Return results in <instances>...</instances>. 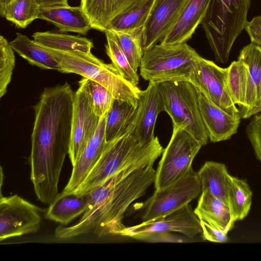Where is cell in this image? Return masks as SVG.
I'll return each mask as SVG.
<instances>
[{"mask_svg": "<svg viewBox=\"0 0 261 261\" xmlns=\"http://www.w3.org/2000/svg\"><path fill=\"white\" fill-rule=\"evenodd\" d=\"M74 96L66 82L45 88L34 106L31 180L38 200L44 204L59 194L60 174L70 149Z\"/></svg>", "mask_w": 261, "mask_h": 261, "instance_id": "1", "label": "cell"}, {"mask_svg": "<svg viewBox=\"0 0 261 261\" xmlns=\"http://www.w3.org/2000/svg\"><path fill=\"white\" fill-rule=\"evenodd\" d=\"M155 175L152 166H148L129 175L120 174L95 188L88 194L87 207L79 220L69 226L59 225L55 237L69 239L90 232L99 237L119 235L125 227L123 219L127 209L154 184Z\"/></svg>", "mask_w": 261, "mask_h": 261, "instance_id": "2", "label": "cell"}, {"mask_svg": "<svg viewBox=\"0 0 261 261\" xmlns=\"http://www.w3.org/2000/svg\"><path fill=\"white\" fill-rule=\"evenodd\" d=\"M135 127V118L122 134L107 143L99 159L72 193L87 195L121 173L130 174L139 169L153 166L163 153V148L157 137L145 145L140 144L134 134Z\"/></svg>", "mask_w": 261, "mask_h": 261, "instance_id": "3", "label": "cell"}, {"mask_svg": "<svg viewBox=\"0 0 261 261\" xmlns=\"http://www.w3.org/2000/svg\"><path fill=\"white\" fill-rule=\"evenodd\" d=\"M251 0H211L201 24L217 62L225 64L244 29Z\"/></svg>", "mask_w": 261, "mask_h": 261, "instance_id": "4", "label": "cell"}, {"mask_svg": "<svg viewBox=\"0 0 261 261\" xmlns=\"http://www.w3.org/2000/svg\"><path fill=\"white\" fill-rule=\"evenodd\" d=\"M41 46L58 62L62 73H75L94 81L106 88L115 99L138 107L141 90L124 79L112 63H105L91 53L63 51Z\"/></svg>", "mask_w": 261, "mask_h": 261, "instance_id": "5", "label": "cell"}, {"mask_svg": "<svg viewBox=\"0 0 261 261\" xmlns=\"http://www.w3.org/2000/svg\"><path fill=\"white\" fill-rule=\"evenodd\" d=\"M200 57L187 42L156 44L144 51L140 74L149 82H190L195 62Z\"/></svg>", "mask_w": 261, "mask_h": 261, "instance_id": "6", "label": "cell"}, {"mask_svg": "<svg viewBox=\"0 0 261 261\" xmlns=\"http://www.w3.org/2000/svg\"><path fill=\"white\" fill-rule=\"evenodd\" d=\"M159 85L165 111L173 126L184 127L205 145L208 137L200 114L197 87L189 81L166 82Z\"/></svg>", "mask_w": 261, "mask_h": 261, "instance_id": "7", "label": "cell"}, {"mask_svg": "<svg viewBox=\"0 0 261 261\" xmlns=\"http://www.w3.org/2000/svg\"><path fill=\"white\" fill-rule=\"evenodd\" d=\"M202 146L184 127L173 126L170 140L155 171V190H162L185 176L192 168V162Z\"/></svg>", "mask_w": 261, "mask_h": 261, "instance_id": "8", "label": "cell"}, {"mask_svg": "<svg viewBox=\"0 0 261 261\" xmlns=\"http://www.w3.org/2000/svg\"><path fill=\"white\" fill-rule=\"evenodd\" d=\"M197 172L192 168L183 177L159 191H155L144 203L143 222L153 221L188 204L201 193Z\"/></svg>", "mask_w": 261, "mask_h": 261, "instance_id": "9", "label": "cell"}, {"mask_svg": "<svg viewBox=\"0 0 261 261\" xmlns=\"http://www.w3.org/2000/svg\"><path fill=\"white\" fill-rule=\"evenodd\" d=\"M38 206L17 195L0 198V241L36 233L41 226Z\"/></svg>", "mask_w": 261, "mask_h": 261, "instance_id": "10", "label": "cell"}, {"mask_svg": "<svg viewBox=\"0 0 261 261\" xmlns=\"http://www.w3.org/2000/svg\"><path fill=\"white\" fill-rule=\"evenodd\" d=\"M171 232H179L190 238L201 233L200 220L190 204L160 219L125 226L119 235L144 240L153 234Z\"/></svg>", "mask_w": 261, "mask_h": 261, "instance_id": "11", "label": "cell"}, {"mask_svg": "<svg viewBox=\"0 0 261 261\" xmlns=\"http://www.w3.org/2000/svg\"><path fill=\"white\" fill-rule=\"evenodd\" d=\"M227 74V67H221L200 56L195 62L190 82L220 108L230 114L237 115L240 112L230 96Z\"/></svg>", "mask_w": 261, "mask_h": 261, "instance_id": "12", "label": "cell"}, {"mask_svg": "<svg viewBox=\"0 0 261 261\" xmlns=\"http://www.w3.org/2000/svg\"><path fill=\"white\" fill-rule=\"evenodd\" d=\"M101 119L94 112L84 87L79 84L74 96L68 154L72 166L95 134Z\"/></svg>", "mask_w": 261, "mask_h": 261, "instance_id": "13", "label": "cell"}, {"mask_svg": "<svg viewBox=\"0 0 261 261\" xmlns=\"http://www.w3.org/2000/svg\"><path fill=\"white\" fill-rule=\"evenodd\" d=\"M189 0H155L144 25V51L158 43L175 24Z\"/></svg>", "mask_w": 261, "mask_h": 261, "instance_id": "14", "label": "cell"}, {"mask_svg": "<svg viewBox=\"0 0 261 261\" xmlns=\"http://www.w3.org/2000/svg\"><path fill=\"white\" fill-rule=\"evenodd\" d=\"M160 83L149 82L140 94L135 117V137L139 143L145 145L154 138V129L159 114L165 111Z\"/></svg>", "mask_w": 261, "mask_h": 261, "instance_id": "15", "label": "cell"}, {"mask_svg": "<svg viewBox=\"0 0 261 261\" xmlns=\"http://www.w3.org/2000/svg\"><path fill=\"white\" fill-rule=\"evenodd\" d=\"M199 102L202 121L211 142L229 140L237 134L242 118L241 113L232 115L226 112L199 90Z\"/></svg>", "mask_w": 261, "mask_h": 261, "instance_id": "16", "label": "cell"}, {"mask_svg": "<svg viewBox=\"0 0 261 261\" xmlns=\"http://www.w3.org/2000/svg\"><path fill=\"white\" fill-rule=\"evenodd\" d=\"M226 84L232 102L239 106L242 118H250L256 106V94L247 65L238 59L232 62L227 67Z\"/></svg>", "mask_w": 261, "mask_h": 261, "instance_id": "17", "label": "cell"}, {"mask_svg": "<svg viewBox=\"0 0 261 261\" xmlns=\"http://www.w3.org/2000/svg\"><path fill=\"white\" fill-rule=\"evenodd\" d=\"M106 118L101 119L98 128L72 166L71 176L62 192L73 193L83 182L101 156L107 144Z\"/></svg>", "mask_w": 261, "mask_h": 261, "instance_id": "18", "label": "cell"}, {"mask_svg": "<svg viewBox=\"0 0 261 261\" xmlns=\"http://www.w3.org/2000/svg\"><path fill=\"white\" fill-rule=\"evenodd\" d=\"M211 0H189L180 16L161 40L162 45L187 42L205 17Z\"/></svg>", "mask_w": 261, "mask_h": 261, "instance_id": "19", "label": "cell"}, {"mask_svg": "<svg viewBox=\"0 0 261 261\" xmlns=\"http://www.w3.org/2000/svg\"><path fill=\"white\" fill-rule=\"evenodd\" d=\"M38 18L53 23L61 32L86 35L92 29L88 17L80 6L55 5L41 8Z\"/></svg>", "mask_w": 261, "mask_h": 261, "instance_id": "20", "label": "cell"}, {"mask_svg": "<svg viewBox=\"0 0 261 261\" xmlns=\"http://www.w3.org/2000/svg\"><path fill=\"white\" fill-rule=\"evenodd\" d=\"M194 212L202 220L227 233L234 226V221L227 204L207 191H202Z\"/></svg>", "mask_w": 261, "mask_h": 261, "instance_id": "21", "label": "cell"}, {"mask_svg": "<svg viewBox=\"0 0 261 261\" xmlns=\"http://www.w3.org/2000/svg\"><path fill=\"white\" fill-rule=\"evenodd\" d=\"M137 0H81L92 29L105 32L113 19Z\"/></svg>", "mask_w": 261, "mask_h": 261, "instance_id": "22", "label": "cell"}, {"mask_svg": "<svg viewBox=\"0 0 261 261\" xmlns=\"http://www.w3.org/2000/svg\"><path fill=\"white\" fill-rule=\"evenodd\" d=\"M88 201V194L77 195L74 193H59L49 203L45 218L67 226L74 219L84 213Z\"/></svg>", "mask_w": 261, "mask_h": 261, "instance_id": "23", "label": "cell"}, {"mask_svg": "<svg viewBox=\"0 0 261 261\" xmlns=\"http://www.w3.org/2000/svg\"><path fill=\"white\" fill-rule=\"evenodd\" d=\"M202 191H207L228 205L230 174L225 164L207 161L197 172Z\"/></svg>", "mask_w": 261, "mask_h": 261, "instance_id": "24", "label": "cell"}, {"mask_svg": "<svg viewBox=\"0 0 261 261\" xmlns=\"http://www.w3.org/2000/svg\"><path fill=\"white\" fill-rule=\"evenodd\" d=\"M10 43L14 51L31 65L61 72L62 68L54 57L26 35L17 33L16 37Z\"/></svg>", "mask_w": 261, "mask_h": 261, "instance_id": "25", "label": "cell"}, {"mask_svg": "<svg viewBox=\"0 0 261 261\" xmlns=\"http://www.w3.org/2000/svg\"><path fill=\"white\" fill-rule=\"evenodd\" d=\"M34 40L39 45L63 51L91 53L92 41L84 37L54 32H37L33 35Z\"/></svg>", "mask_w": 261, "mask_h": 261, "instance_id": "26", "label": "cell"}, {"mask_svg": "<svg viewBox=\"0 0 261 261\" xmlns=\"http://www.w3.org/2000/svg\"><path fill=\"white\" fill-rule=\"evenodd\" d=\"M137 107L119 99H115L106 118L105 135L109 142L122 134L135 119Z\"/></svg>", "mask_w": 261, "mask_h": 261, "instance_id": "27", "label": "cell"}, {"mask_svg": "<svg viewBox=\"0 0 261 261\" xmlns=\"http://www.w3.org/2000/svg\"><path fill=\"white\" fill-rule=\"evenodd\" d=\"M154 1L137 0L117 16L108 30L119 31L144 27Z\"/></svg>", "mask_w": 261, "mask_h": 261, "instance_id": "28", "label": "cell"}, {"mask_svg": "<svg viewBox=\"0 0 261 261\" xmlns=\"http://www.w3.org/2000/svg\"><path fill=\"white\" fill-rule=\"evenodd\" d=\"M252 192L244 180L230 175L228 189V206L234 221L243 220L252 203Z\"/></svg>", "mask_w": 261, "mask_h": 261, "instance_id": "29", "label": "cell"}, {"mask_svg": "<svg viewBox=\"0 0 261 261\" xmlns=\"http://www.w3.org/2000/svg\"><path fill=\"white\" fill-rule=\"evenodd\" d=\"M143 30L144 27L119 31H111L136 72L140 66L144 54L142 40Z\"/></svg>", "mask_w": 261, "mask_h": 261, "instance_id": "30", "label": "cell"}, {"mask_svg": "<svg viewBox=\"0 0 261 261\" xmlns=\"http://www.w3.org/2000/svg\"><path fill=\"white\" fill-rule=\"evenodd\" d=\"M104 32L107 39L106 52L112 64L124 79L134 86H138L139 77L137 72L132 67L114 34L109 30Z\"/></svg>", "mask_w": 261, "mask_h": 261, "instance_id": "31", "label": "cell"}, {"mask_svg": "<svg viewBox=\"0 0 261 261\" xmlns=\"http://www.w3.org/2000/svg\"><path fill=\"white\" fill-rule=\"evenodd\" d=\"M238 59L247 65L256 90V106L250 113L251 118L261 107V47L251 42L240 50Z\"/></svg>", "mask_w": 261, "mask_h": 261, "instance_id": "32", "label": "cell"}, {"mask_svg": "<svg viewBox=\"0 0 261 261\" xmlns=\"http://www.w3.org/2000/svg\"><path fill=\"white\" fill-rule=\"evenodd\" d=\"M40 9L38 0H11L4 17L17 27L24 29L38 18Z\"/></svg>", "mask_w": 261, "mask_h": 261, "instance_id": "33", "label": "cell"}, {"mask_svg": "<svg viewBox=\"0 0 261 261\" xmlns=\"http://www.w3.org/2000/svg\"><path fill=\"white\" fill-rule=\"evenodd\" d=\"M84 87L95 113L101 119L106 117L115 98L103 86L83 77L79 82Z\"/></svg>", "mask_w": 261, "mask_h": 261, "instance_id": "34", "label": "cell"}, {"mask_svg": "<svg viewBox=\"0 0 261 261\" xmlns=\"http://www.w3.org/2000/svg\"><path fill=\"white\" fill-rule=\"evenodd\" d=\"M14 50L3 36H0V97L4 96L10 84L15 67Z\"/></svg>", "mask_w": 261, "mask_h": 261, "instance_id": "35", "label": "cell"}, {"mask_svg": "<svg viewBox=\"0 0 261 261\" xmlns=\"http://www.w3.org/2000/svg\"><path fill=\"white\" fill-rule=\"evenodd\" d=\"M246 133L256 158L261 164V114H257L251 117Z\"/></svg>", "mask_w": 261, "mask_h": 261, "instance_id": "36", "label": "cell"}, {"mask_svg": "<svg viewBox=\"0 0 261 261\" xmlns=\"http://www.w3.org/2000/svg\"><path fill=\"white\" fill-rule=\"evenodd\" d=\"M199 220L203 240L215 243H225L228 241L227 233L213 227L204 220Z\"/></svg>", "mask_w": 261, "mask_h": 261, "instance_id": "37", "label": "cell"}, {"mask_svg": "<svg viewBox=\"0 0 261 261\" xmlns=\"http://www.w3.org/2000/svg\"><path fill=\"white\" fill-rule=\"evenodd\" d=\"M251 43L261 47V16L253 17L247 21L245 28Z\"/></svg>", "mask_w": 261, "mask_h": 261, "instance_id": "38", "label": "cell"}, {"mask_svg": "<svg viewBox=\"0 0 261 261\" xmlns=\"http://www.w3.org/2000/svg\"><path fill=\"white\" fill-rule=\"evenodd\" d=\"M41 8L55 5H68L67 0H38Z\"/></svg>", "mask_w": 261, "mask_h": 261, "instance_id": "39", "label": "cell"}, {"mask_svg": "<svg viewBox=\"0 0 261 261\" xmlns=\"http://www.w3.org/2000/svg\"><path fill=\"white\" fill-rule=\"evenodd\" d=\"M11 0H0V14L2 17H4L6 7Z\"/></svg>", "mask_w": 261, "mask_h": 261, "instance_id": "40", "label": "cell"}]
</instances>
